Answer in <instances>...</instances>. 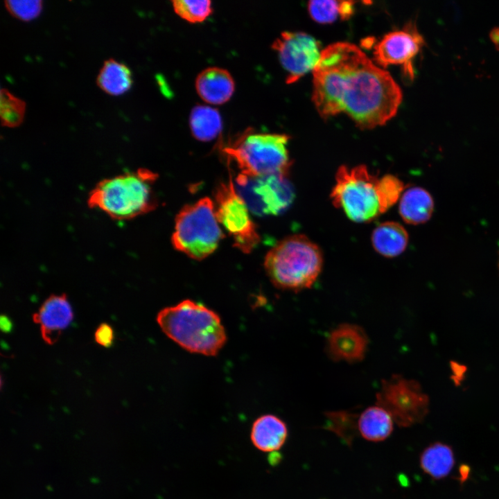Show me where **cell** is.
I'll list each match as a JSON object with an SVG mask.
<instances>
[{"label":"cell","instance_id":"16","mask_svg":"<svg viewBox=\"0 0 499 499\" xmlns=\"http://www.w3.org/2000/svg\"><path fill=\"white\" fill-rule=\"evenodd\" d=\"M286 423L276 415L267 414L258 417L252 423L250 439L253 445L263 452L280 449L288 437Z\"/></svg>","mask_w":499,"mask_h":499},{"label":"cell","instance_id":"11","mask_svg":"<svg viewBox=\"0 0 499 499\" xmlns=\"http://www.w3.org/2000/svg\"><path fill=\"white\" fill-rule=\"evenodd\" d=\"M243 189L242 197L249 209L259 215L277 216L291 204L294 190L288 176L272 175L256 178L237 177Z\"/></svg>","mask_w":499,"mask_h":499},{"label":"cell","instance_id":"12","mask_svg":"<svg viewBox=\"0 0 499 499\" xmlns=\"http://www.w3.org/2000/svg\"><path fill=\"white\" fill-rule=\"evenodd\" d=\"M424 44V40L414 24L408 23L401 30L385 34L374 46L375 63L385 69L401 64L409 79L414 78L412 60Z\"/></svg>","mask_w":499,"mask_h":499},{"label":"cell","instance_id":"19","mask_svg":"<svg viewBox=\"0 0 499 499\" xmlns=\"http://www.w3.org/2000/svg\"><path fill=\"white\" fill-rule=\"evenodd\" d=\"M371 243L380 254L386 257H394L401 254L406 248L408 234L405 229L396 222H385L373 231Z\"/></svg>","mask_w":499,"mask_h":499},{"label":"cell","instance_id":"13","mask_svg":"<svg viewBox=\"0 0 499 499\" xmlns=\"http://www.w3.org/2000/svg\"><path fill=\"white\" fill-rule=\"evenodd\" d=\"M369 342L363 328L355 324L342 323L329 333L325 350L333 361L355 363L364 359Z\"/></svg>","mask_w":499,"mask_h":499},{"label":"cell","instance_id":"23","mask_svg":"<svg viewBox=\"0 0 499 499\" xmlns=\"http://www.w3.org/2000/svg\"><path fill=\"white\" fill-rule=\"evenodd\" d=\"M355 2L352 1L314 0L308 3V11L316 22L329 24L337 19H349L353 13Z\"/></svg>","mask_w":499,"mask_h":499},{"label":"cell","instance_id":"9","mask_svg":"<svg viewBox=\"0 0 499 499\" xmlns=\"http://www.w3.org/2000/svg\"><path fill=\"white\" fill-rule=\"evenodd\" d=\"M215 200L217 219L232 237L234 246L244 253H250L259 243L260 236L247 203L236 190L231 178L227 183L218 185Z\"/></svg>","mask_w":499,"mask_h":499},{"label":"cell","instance_id":"26","mask_svg":"<svg viewBox=\"0 0 499 499\" xmlns=\"http://www.w3.org/2000/svg\"><path fill=\"white\" fill-rule=\"evenodd\" d=\"M403 189V182L394 175L389 174L379 178L378 189L383 213L397 202Z\"/></svg>","mask_w":499,"mask_h":499},{"label":"cell","instance_id":"4","mask_svg":"<svg viewBox=\"0 0 499 499\" xmlns=\"http://www.w3.org/2000/svg\"><path fill=\"white\" fill-rule=\"evenodd\" d=\"M289 140L285 134L259 132L250 128L234 139L221 141L220 150L238 167L239 177L288 176L292 165Z\"/></svg>","mask_w":499,"mask_h":499},{"label":"cell","instance_id":"29","mask_svg":"<svg viewBox=\"0 0 499 499\" xmlns=\"http://www.w3.org/2000/svg\"><path fill=\"white\" fill-rule=\"evenodd\" d=\"M94 339L98 344L103 347H111L114 339L112 327L107 323L100 324L95 331Z\"/></svg>","mask_w":499,"mask_h":499},{"label":"cell","instance_id":"7","mask_svg":"<svg viewBox=\"0 0 499 499\" xmlns=\"http://www.w3.org/2000/svg\"><path fill=\"white\" fill-rule=\"evenodd\" d=\"M379 178L364 165L341 166L331 193L335 207L352 221L367 222L383 213L378 195Z\"/></svg>","mask_w":499,"mask_h":499},{"label":"cell","instance_id":"18","mask_svg":"<svg viewBox=\"0 0 499 499\" xmlns=\"http://www.w3.org/2000/svg\"><path fill=\"white\" fill-rule=\"evenodd\" d=\"M433 209L434 202L430 194L422 188H410L401 198L399 213L408 224L419 225L427 222Z\"/></svg>","mask_w":499,"mask_h":499},{"label":"cell","instance_id":"1","mask_svg":"<svg viewBox=\"0 0 499 499\" xmlns=\"http://www.w3.org/2000/svg\"><path fill=\"white\" fill-rule=\"evenodd\" d=\"M400 87L358 46L337 42L322 49L313 71L312 100L323 118L347 114L362 129L383 125L396 114Z\"/></svg>","mask_w":499,"mask_h":499},{"label":"cell","instance_id":"25","mask_svg":"<svg viewBox=\"0 0 499 499\" xmlns=\"http://www.w3.org/2000/svg\"><path fill=\"white\" fill-rule=\"evenodd\" d=\"M172 5L175 12L190 23L204 21L213 12L209 0H174Z\"/></svg>","mask_w":499,"mask_h":499},{"label":"cell","instance_id":"32","mask_svg":"<svg viewBox=\"0 0 499 499\" xmlns=\"http://www.w3.org/2000/svg\"><path fill=\"white\" fill-rule=\"evenodd\" d=\"M1 328L4 332H8L12 328L11 321L6 317H1Z\"/></svg>","mask_w":499,"mask_h":499},{"label":"cell","instance_id":"5","mask_svg":"<svg viewBox=\"0 0 499 499\" xmlns=\"http://www.w3.org/2000/svg\"><path fill=\"white\" fill-rule=\"evenodd\" d=\"M322 265L320 248L302 234L280 240L268 252L264 260L265 272L273 285L292 291L310 288Z\"/></svg>","mask_w":499,"mask_h":499},{"label":"cell","instance_id":"30","mask_svg":"<svg viewBox=\"0 0 499 499\" xmlns=\"http://www.w3.org/2000/svg\"><path fill=\"white\" fill-rule=\"evenodd\" d=\"M471 469L468 465L463 464L459 467L458 480L460 482L466 481L470 474Z\"/></svg>","mask_w":499,"mask_h":499},{"label":"cell","instance_id":"2","mask_svg":"<svg viewBox=\"0 0 499 499\" xmlns=\"http://www.w3.org/2000/svg\"><path fill=\"white\" fill-rule=\"evenodd\" d=\"M156 319L170 339L191 353L216 356L227 341L218 314L191 299L164 308Z\"/></svg>","mask_w":499,"mask_h":499},{"label":"cell","instance_id":"15","mask_svg":"<svg viewBox=\"0 0 499 499\" xmlns=\"http://www.w3.org/2000/svg\"><path fill=\"white\" fill-rule=\"evenodd\" d=\"M195 87L198 96L205 103L218 105L227 102L235 89L230 73L220 67H207L196 77Z\"/></svg>","mask_w":499,"mask_h":499},{"label":"cell","instance_id":"28","mask_svg":"<svg viewBox=\"0 0 499 499\" xmlns=\"http://www.w3.org/2000/svg\"><path fill=\"white\" fill-rule=\"evenodd\" d=\"M4 3L7 10L13 17L26 21L37 17L42 8L40 0L6 1Z\"/></svg>","mask_w":499,"mask_h":499},{"label":"cell","instance_id":"14","mask_svg":"<svg viewBox=\"0 0 499 499\" xmlns=\"http://www.w3.org/2000/svg\"><path fill=\"white\" fill-rule=\"evenodd\" d=\"M73 318L72 308L64 293L50 295L33 315V322L40 326L42 339L49 344L58 342Z\"/></svg>","mask_w":499,"mask_h":499},{"label":"cell","instance_id":"10","mask_svg":"<svg viewBox=\"0 0 499 499\" xmlns=\"http://www.w3.org/2000/svg\"><path fill=\"white\" fill-rule=\"evenodd\" d=\"M279 62L286 73V82L291 84L314 68L322 49L312 35L301 31H284L272 42Z\"/></svg>","mask_w":499,"mask_h":499},{"label":"cell","instance_id":"21","mask_svg":"<svg viewBox=\"0 0 499 499\" xmlns=\"http://www.w3.org/2000/svg\"><path fill=\"white\" fill-rule=\"evenodd\" d=\"M132 82L130 69L113 58L104 62L96 78L98 87L112 96L124 94L130 89Z\"/></svg>","mask_w":499,"mask_h":499},{"label":"cell","instance_id":"31","mask_svg":"<svg viewBox=\"0 0 499 499\" xmlns=\"http://www.w3.org/2000/svg\"><path fill=\"white\" fill-rule=\"evenodd\" d=\"M489 37L496 49L499 51V27L493 28L489 33Z\"/></svg>","mask_w":499,"mask_h":499},{"label":"cell","instance_id":"6","mask_svg":"<svg viewBox=\"0 0 499 499\" xmlns=\"http://www.w3.org/2000/svg\"><path fill=\"white\" fill-rule=\"evenodd\" d=\"M223 238L214 204L205 197L185 205L179 211L171 240L177 250L202 260L217 249Z\"/></svg>","mask_w":499,"mask_h":499},{"label":"cell","instance_id":"27","mask_svg":"<svg viewBox=\"0 0 499 499\" xmlns=\"http://www.w3.org/2000/svg\"><path fill=\"white\" fill-rule=\"evenodd\" d=\"M358 414L347 411L328 412H326L327 428L335 432L340 437L348 439V433L357 430V420Z\"/></svg>","mask_w":499,"mask_h":499},{"label":"cell","instance_id":"8","mask_svg":"<svg viewBox=\"0 0 499 499\" xmlns=\"http://www.w3.org/2000/svg\"><path fill=\"white\" fill-rule=\"evenodd\" d=\"M376 398V404L387 410L401 427L421 422L428 410V399L420 385L399 374L382 380Z\"/></svg>","mask_w":499,"mask_h":499},{"label":"cell","instance_id":"17","mask_svg":"<svg viewBox=\"0 0 499 499\" xmlns=\"http://www.w3.org/2000/svg\"><path fill=\"white\" fill-rule=\"evenodd\" d=\"M394 423L389 412L376 404L358 414L357 430L362 438L369 441L379 442L391 435Z\"/></svg>","mask_w":499,"mask_h":499},{"label":"cell","instance_id":"24","mask_svg":"<svg viewBox=\"0 0 499 499\" xmlns=\"http://www.w3.org/2000/svg\"><path fill=\"white\" fill-rule=\"evenodd\" d=\"M26 103L6 89L0 92V118L2 126L15 128L23 121Z\"/></svg>","mask_w":499,"mask_h":499},{"label":"cell","instance_id":"20","mask_svg":"<svg viewBox=\"0 0 499 499\" xmlns=\"http://www.w3.org/2000/svg\"><path fill=\"white\" fill-rule=\"evenodd\" d=\"M455 455L452 448L441 442L429 445L419 458L423 471L435 480L447 477L455 465Z\"/></svg>","mask_w":499,"mask_h":499},{"label":"cell","instance_id":"22","mask_svg":"<svg viewBox=\"0 0 499 499\" xmlns=\"http://www.w3.org/2000/svg\"><path fill=\"white\" fill-rule=\"evenodd\" d=\"M189 127L198 140L209 141L216 139L222 131V122L219 112L209 105H195L189 115Z\"/></svg>","mask_w":499,"mask_h":499},{"label":"cell","instance_id":"3","mask_svg":"<svg viewBox=\"0 0 499 499\" xmlns=\"http://www.w3.org/2000/svg\"><path fill=\"white\" fill-rule=\"evenodd\" d=\"M157 178L156 173L144 168L104 178L89 191L87 206L114 220L134 219L157 207L152 187Z\"/></svg>","mask_w":499,"mask_h":499}]
</instances>
